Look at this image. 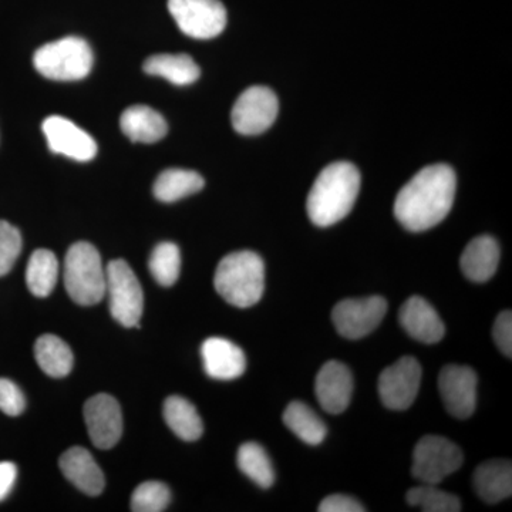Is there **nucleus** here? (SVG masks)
Returning <instances> with one entry per match:
<instances>
[{"label":"nucleus","mask_w":512,"mask_h":512,"mask_svg":"<svg viewBox=\"0 0 512 512\" xmlns=\"http://www.w3.org/2000/svg\"><path fill=\"white\" fill-rule=\"evenodd\" d=\"M456 188L453 168L446 164L429 165L414 175L397 194L394 215L409 231H427L450 214Z\"/></svg>","instance_id":"f257e3e1"},{"label":"nucleus","mask_w":512,"mask_h":512,"mask_svg":"<svg viewBox=\"0 0 512 512\" xmlns=\"http://www.w3.org/2000/svg\"><path fill=\"white\" fill-rule=\"evenodd\" d=\"M360 191V173L352 163L329 164L308 195L306 210L313 224L330 227L348 217Z\"/></svg>","instance_id":"f03ea898"},{"label":"nucleus","mask_w":512,"mask_h":512,"mask_svg":"<svg viewBox=\"0 0 512 512\" xmlns=\"http://www.w3.org/2000/svg\"><path fill=\"white\" fill-rule=\"evenodd\" d=\"M215 289L229 305L251 308L265 291V264L252 251H239L222 258L215 271Z\"/></svg>","instance_id":"7ed1b4c3"},{"label":"nucleus","mask_w":512,"mask_h":512,"mask_svg":"<svg viewBox=\"0 0 512 512\" xmlns=\"http://www.w3.org/2000/svg\"><path fill=\"white\" fill-rule=\"evenodd\" d=\"M64 286L74 302L97 305L106 295V269L99 251L89 242H76L64 259Z\"/></svg>","instance_id":"20e7f679"},{"label":"nucleus","mask_w":512,"mask_h":512,"mask_svg":"<svg viewBox=\"0 0 512 512\" xmlns=\"http://www.w3.org/2000/svg\"><path fill=\"white\" fill-rule=\"evenodd\" d=\"M33 64L46 79L77 82L92 72V47L82 37H64L37 49Z\"/></svg>","instance_id":"39448f33"},{"label":"nucleus","mask_w":512,"mask_h":512,"mask_svg":"<svg viewBox=\"0 0 512 512\" xmlns=\"http://www.w3.org/2000/svg\"><path fill=\"white\" fill-rule=\"evenodd\" d=\"M106 293L109 295L111 316L124 328H137L143 316V289L133 269L123 259L107 265Z\"/></svg>","instance_id":"423d86ee"},{"label":"nucleus","mask_w":512,"mask_h":512,"mask_svg":"<svg viewBox=\"0 0 512 512\" xmlns=\"http://www.w3.org/2000/svg\"><path fill=\"white\" fill-rule=\"evenodd\" d=\"M456 443L441 436H424L414 447L412 474L421 484H440L463 466Z\"/></svg>","instance_id":"0eeeda50"},{"label":"nucleus","mask_w":512,"mask_h":512,"mask_svg":"<svg viewBox=\"0 0 512 512\" xmlns=\"http://www.w3.org/2000/svg\"><path fill=\"white\" fill-rule=\"evenodd\" d=\"M168 10L181 32L194 39H212L227 26V10L220 0H168Z\"/></svg>","instance_id":"6e6552de"},{"label":"nucleus","mask_w":512,"mask_h":512,"mask_svg":"<svg viewBox=\"0 0 512 512\" xmlns=\"http://www.w3.org/2000/svg\"><path fill=\"white\" fill-rule=\"evenodd\" d=\"M278 97L265 86L249 87L235 101L231 113L232 126L244 136L264 133L278 116Z\"/></svg>","instance_id":"1a4fd4ad"},{"label":"nucleus","mask_w":512,"mask_h":512,"mask_svg":"<svg viewBox=\"0 0 512 512\" xmlns=\"http://www.w3.org/2000/svg\"><path fill=\"white\" fill-rule=\"evenodd\" d=\"M421 376L419 360L412 356H404L386 367L379 377V396L384 406L396 412L409 409L419 394Z\"/></svg>","instance_id":"9d476101"},{"label":"nucleus","mask_w":512,"mask_h":512,"mask_svg":"<svg viewBox=\"0 0 512 512\" xmlns=\"http://www.w3.org/2000/svg\"><path fill=\"white\" fill-rule=\"evenodd\" d=\"M387 301L382 296L345 299L333 308L332 320L339 335L346 339H362L382 323Z\"/></svg>","instance_id":"9b49d317"},{"label":"nucleus","mask_w":512,"mask_h":512,"mask_svg":"<svg viewBox=\"0 0 512 512\" xmlns=\"http://www.w3.org/2000/svg\"><path fill=\"white\" fill-rule=\"evenodd\" d=\"M477 375L468 366L448 365L441 369L439 392L447 412L456 419L473 416L477 404Z\"/></svg>","instance_id":"f8f14e48"},{"label":"nucleus","mask_w":512,"mask_h":512,"mask_svg":"<svg viewBox=\"0 0 512 512\" xmlns=\"http://www.w3.org/2000/svg\"><path fill=\"white\" fill-rule=\"evenodd\" d=\"M84 420L90 440L100 450H110L123 434V413L120 404L106 393L96 394L84 404Z\"/></svg>","instance_id":"ddd939ff"},{"label":"nucleus","mask_w":512,"mask_h":512,"mask_svg":"<svg viewBox=\"0 0 512 512\" xmlns=\"http://www.w3.org/2000/svg\"><path fill=\"white\" fill-rule=\"evenodd\" d=\"M47 146L56 154H62L76 161H90L96 157V140L89 133L76 126L73 121L60 116L47 117L42 124Z\"/></svg>","instance_id":"4468645a"},{"label":"nucleus","mask_w":512,"mask_h":512,"mask_svg":"<svg viewBox=\"0 0 512 512\" xmlns=\"http://www.w3.org/2000/svg\"><path fill=\"white\" fill-rule=\"evenodd\" d=\"M315 393L320 407L330 414L348 409L353 394V376L349 367L338 360H329L316 376Z\"/></svg>","instance_id":"2eb2a0df"},{"label":"nucleus","mask_w":512,"mask_h":512,"mask_svg":"<svg viewBox=\"0 0 512 512\" xmlns=\"http://www.w3.org/2000/svg\"><path fill=\"white\" fill-rule=\"evenodd\" d=\"M399 319L400 325L413 339L426 345L439 343L446 335V326L439 313L420 296H412L403 303Z\"/></svg>","instance_id":"dca6fc26"},{"label":"nucleus","mask_w":512,"mask_h":512,"mask_svg":"<svg viewBox=\"0 0 512 512\" xmlns=\"http://www.w3.org/2000/svg\"><path fill=\"white\" fill-rule=\"evenodd\" d=\"M205 372L215 380L238 379L247 369L245 353L231 340L210 338L201 346Z\"/></svg>","instance_id":"f3484780"},{"label":"nucleus","mask_w":512,"mask_h":512,"mask_svg":"<svg viewBox=\"0 0 512 512\" xmlns=\"http://www.w3.org/2000/svg\"><path fill=\"white\" fill-rule=\"evenodd\" d=\"M59 467L64 477L82 493L92 495V497L103 493L104 485H106L103 471L86 448H69L60 457Z\"/></svg>","instance_id":"a211bd4d"},{"label":"nucleus","mask_w":512,"mask_h":512,"mask_svg":"<svg viewBox=\"0 0 512 512\" xmlns=\"http://www.w3.org/2000/svg\"><path fill=\"white\" fill-rule=\"evenodd\" d=\"M500 262V247L490 235L474 238L461 255L460 266L463 274L471 282L490 281L497 272Z\"/></svg>","instance_id":"6ab92c4d"},{"label":"nucleus","mask_w":512,"mask_h":512,"mask_svg":"<svg viewBox=\"0 0 512 512\" xmlns=\"http://www.w3.org/2000/svg\"><path fill=\"white\" fill-rule=\"evenodd\" d=\"M473 487L487 504H498L512 494V464L510 460H490L477 467Z\"/></svg>","instance_id":"aec40b11"},{"label":"nucleus","mask_w":512,"mask_h":512,"mask_svg":"<svg viewBox=\"0 0 512 512\" xmlns=\"http://www.w3.org/2000/svg\"><path fill=\"white\" fill-rule=\"evenodd\" d=\"M120 127L134 143H157L167 134V121L158 111L144 104L128 107L121 114Z\"/></svg>","instance_id":"412c9836"},{"label":"nucleus","mask_w":512,"mask_h":512,"mask_svg":"<svg viewBox=\"0 0 512 512\" xmlns=\"http://www.w3.org/2000/svg\"><path fill=\"white\" fill-rule=\"evenodd\" d=\"M35 357L40 369L53 379H62L72 372V349L55 335H43L36 340Z\"/></svg>","instance_id":"4be33fe9"},{"label":"nucleus","mask_w":512,"mask_h":512,"mask_svg":"<svg viewBox=\"0 0 512 512\" xmlns=\"http://www.w3.org/2000/svg\"><path fill=\"white\" fill-rule=\"evenodd\" d=\"M144 72L160 76L177 86H188L200 79V67L188 55H157L148 57Z\"/></svg>","instance_id":"5701e85b"},{"label":"nucleus","mask_w":512,"mask_h":512,"mask_svg":"<svg viewBox=\"0 0 512 512\" xmlns=\"http://www.w3.org/2000/svg\"><path fill=\"white\" fill-rule=\"evenodd\" d=\"M205 181L197 171L170 168L158 175L153 192L157 200L175 202L188 195L197 194L204 188Z\"/></svg>","instance_id":"b1692460"},{"label":"nucleus","mask_w":512,"mask_h":512,"mask_svg":"<svg viewBox=\"0 0 512 512\" xmlns=\"http://www.w3.org/2000/svg\"><path fill=\"white\" fill-rule=\"evenodd\" d=\"M164 419L181 440H198L204 431L200 414L184 397L171 396L165 400Z\"/></svg>","instance_id":"393cba45"},{"label":"nucleus","mask_w":512,"mask_h":512,"mask_svg":"<svg viewBox=\"0 0 512 512\" xmlns=\"http://www.w3.org/2000/svg\"><path fill=\"white\" fill-rule=\"evenodd\" d=\"M284 423L289 430L309 446H319L325 440L326 424L306 403L292 402L284 412Z\"/></svg>","instance_id":"a878e982"},{"label":"nucleus","mask_w":512,"mask_h":512,"mask_svg":"<svg viewBox=\"0 0 512 512\" xmlns=\"http://www.w3.org/2000/svg\"><path fill=\"white\" fill-rule=\"evenodd\" d=\"M59 278V261L49 249H37L30 256L26 269V284L37 298H46L53 292Z\"/></svg>","instance_id":"bb28decb"},{"label":"nucleus","mask_w":512,"mask_h":512,"mask_svg":"<svg viewBox=\"0 0 512 512\" xmlns=\"http://www.w3.org/2000/svg\"><path fill=\"white\" fill-rule=\"evenodd\" d=\"M237 461L239 470L259 487L269 488L274 485L275 470L271 458L258 443L242 444L238 450Z\"/></svg>","instance_id":"cd10ccee"},{"label":"nucleus","mask_w":512,"mask_h":512,"mask_svg":"<svg viewBox=\"0 0 512 512\" xmlns=\"http://www.w3.org/2000/svg\"><path fill=\"white\" fill-rule=\"evenodd\" d=\"M406 500L412 507L424 512H458L461 501L456 494L440 490L437 484H423L409 490Z\"/></svg>","instance_id":"c85d7f7f"},{"label":"nucleus","mask_w":512,"mask_h":512,"mask_svg":"<svg viewBox=\"0 0 512 512\" xmlns=\"http://www.w3.org/2000/svg\"><path fill=\"white\" fill-rule=\"evenodd\" d=\"M148 266L157 284L165 288L173 286L178 281L181 271L180 248L173 242H161L154 248Z\"/></svg>","instance_id":"c756f323"},{"label":"nucleus","mask_w":512,"mask_h":512,"mask_svg":"<svg viewBox=\"0 0 512 512\" xmlns=\"http://www.w3.org/2000/svg\"><path fill=\"white\" fill-rule=\"evenodd\" d=\"M171 501L170 488L160 481H147L138 485L131 497V511L161 512Z\"/></svg>","instance_id":"7c9ffc66"},{"label":"nucleus","mask_w":512,"mask_h":512,"mask_svg":"<svg viewBox=\"0 0 512 512\" xmlns=\"http://www.w3.org/2000/svg\"><path fill=\"white\" fill-rule=\"evenodd\" d=\"M22 252V235L8 221H0V276L8 275Z\"/></svg>","instance_id":"2f4dec72"},{"label":"nucleus","mask_w":512,"mask_h":512,"mask_svg":"<svg viewBox=\"0 0 512 512\" xmlns=\"http://www.w3.org/2000/svg\"><path fill=\"white\" fill-rule=\"evenodd\" d=\"M26 407L25 394L18 384L9 379H0V410L8 416H19Z\"/></svg>","instance_id":"473e14b6"},{"label":"nucleus","mask_w":512,"mask_h":512,"mask_svg":"<svg viewBox=\"0 0 512 512\" xmlns=\"http://www.w3.org/2000/svg\"><path fill=\"white\" fill-rule=\"evenodd\" d=\"M495 345L504 356H512V315L511 311H504L495 319L493 328Z\"/></svg>","instance_id":"72a5a7b5"},{"label":"nucleus","mask_w":512,"mask_h":512,"mask_svg":"<svg viewBox=\"0 0 512 512\" xmlns=\"http://www.w3.org/2000/svg\"><path fill=\"white\" fill-rule=\"evenodd\" d=\"M319 512H363L366 511L365 507L345 494H332L326 497L325 500L320 503Z\"/></svg>","instance_id":"f704fd0d"},{"label":"nucleus","mask_w":512,"mask_h":512,"mask_svg":"<svg viewBox=\"0 0 512 512\" xmlns=\"http://www.w3.org/2000/svg\"><path fill=\"white\" fill-rule=\"evenodd\" d=\"M18 468L10 461H0V501L5 500L15 485Z\"/></svg>","instance_id":"c9c22d12"}]
</instances>
